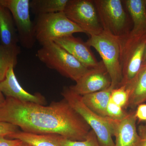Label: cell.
Listing matches in <instances>:
<instances>
[{"label": "cell", "mask_w": 146, "mask_h": 146, "mask_svg": "<svg viewBox=\"0 0 146 146\" xmlns=\"http://www.w3.org/2000/svg\"><path fill=\"white\" fill-rule=\"evenodd\" d=\"M127 114L122 108L110 100L107 106V117L113 120L119 121L125 117Z\"/></svg>", "instance_id": "7402d4cb"}, {"label": "cell", "mask_w": 146, "mask_h": 146, "mask_svg": "<svg viewBox=\"0 0 146 146\" xmlns=\"http://www.w3.org/2000/svg\"><path fill=\"white\" fill-rule=\"evenodd\" d=\"M54 42L60 46L86 68L89 70L99 67L103 62H98L86 42L73 35L63 36Z\"/></svg>", "instance_id": "30bf717a"}, {"label": "cell", "mask_w": 146, "mask_h": 146, "mask_svg": "<svg viewBox=\"0 0 146 146\" xmlns=\"http://www.w3.org/2000/svg\"><path fill=\"white\" fill-rule=\"evenodd\" d=\"M125 1L133 23V31L128 34L127 37L134 38L141 36L146 29L145 1L142 0H127Z\"/></svg>", "instance_id": "5bb4252c"}, {"label": "cell", "mask_w": 146, "mask_h": 146, "mask_svg": "<svg viewBox=\"0 0 146 146\" xmlns=\"http://www.w3.org/2000/svg\"><path fill=\"white\" fill-rule=\"evenodd\" d=\"M6 138L17 139L31 146H60L54 134H39L28 133L21 130Z\"/></svg>", "instance_id": "e0dca14e"}, {"label": "cell", "mask_w": 146, "mask_h": 146, "mask_svg": "<svg viewBox=\"0 0 146 146\" xmlns=\"http://www.w3.org/2000/svg\"><path fill=\"white\" fill-rule=\"evenodd\" d=\"M19 130V128L16 125L7 123L0 122V137H7Z\"/></svg>", "instance_id": "603a6c76"}, {"label": "cell", "mask_w": 146, "mask_h": 146, "mask_svg": "<svg viewBox=\"0 0 146 146\" xmlns=\"http://www.w3.org/2000/svg\"><path fill=\"white\" fill-rule=\"evenodd\" d=\"M104 31L122 39L127 35V18L121 0L93 1Z\"/></svg>", "instance_id": "52a82bcc"}, {"label": "cell", "mask_w": 146, "mask_h": 146, "mask_svg": "<svg viewBox=\"0 0 146 146\" xmlns=\"http://www.w3.org/2000/svg\"><path fill=\"white\" fill-rule=\"evenodd\" d=\"M29 0H0V4L10 11L22 46L31 49L36 41L35 24L31 19Z\"/></svg>", "instance_id": "ba28073f"}, {"label": "cell", "mask_w": 146, "mask_h": 146, "mask_svg": "<svg viewBox=\"0 0 146 146\" xmlns=\"http://www.w3.org/2000/svg\"><path fill=\"white\" fill-rule=\"evenodd\" d=\"M21 51L19 46L9 48L0 44V82L5 78L9 68L12 66L15 68L17 65Z\"/></svg>", "instance_id": "d6986e66"}, {"label": "cell", "mask_w": 146, "mask_h": 146, "mask_svg": "<svg viewBox=\"0 0 146 146\" xmlns=\"http://www.w3.org/2000/svg\"><path fill=\"white\" fill-rule=\"evenodd\" d=\"M112 89L110 86L105 90L82 96V100L93 112L99 116L106 117L107 106L110 100Z\"/></svg>", "instance_id": "9a60e30c"}, {"label": "cell", "mask_w": 146, "mask_h": 146, "mask_svg": "<svg viewBox=\"0 0 146 146\" xmlns=\"http://www.w3.org/2000/svg\"><path fill=\"white\" fill-rule=\"evenodd\" d=\"M135 115L137 119L139 121L146 122V104H141L137 106L135 112Z\"/></svg>", "instance_id": "cb8c5ba5"}, {"label": "cell", "mask_w": 146, "mask_h": 146, "mask_svg": "<svg viewBox=\"0 0 146 146\" xmlns=\"http://www.w3.org/2000/svg\"><path fill=\"white\" fill-rule=\"evenodd\" d=\"M69 0H32L30 7L37 16L64 12Z\"/></svg>", "instance_id": "ac0fdd59"}, {"label": "cell", "mask_w": 146, "mask_h": 146, "mask_svg": "<svg viewBox=\"0 0 146 146\" xmlns=\"http://www.w3.org/2000/svg\"><path fill=\"white\" fill-rule=\"evenodd\" d=\"M4 95L3 94L1 89H0V105L2 104L5 100V98L4 96Z\"/></svg>", "instance_id": "4316f807"}, {"label": "cell", "mask_w": 146, "mask_h": 146, "mask_svg": "<svg viewBox=\"0 0 146 146\" xmlns=\"http://www.w3.org/2000/svg\"><path fill=\"white\" fill-rule=\"evenodd\" d=\"M146 65V48L145 50V54H144L143 59V63H142V66H145Z\"/></svg>", "instance_id": "83f0119b"}, {"label": "cell", "mask_w": 146, "mask_h": 146, "mask_svg": "<svg viewBox=\"0 0 146 146\" xmlns=\"http://www.w3.org/2000/svg\"><path fill=\"white\" fill-rule=\"evenodd\" d=\"M18 146H31L30 145H28V144L25 143H23L21 145Z\"/></svg>", "instance_id": "f1b7e54d"}, {"label": "cell", "mask_w": 146, "mask_h": 146, "mask_svg": "<svg viewBox=\"0 0 146 146\" xmlns=\"http://www.w3.org/2000/svg\"><path fill=\"white\" fill-rule=\"evenodd\" d=\"M23 142L17 139H9L5 137H0V146H18Z\"/></svg>", "instance_id": "d4e9b609"}, {"label": "cell", "mask_w": 146, "mask_h": 146, "mask_svg": "<svg viewBox=\"0 0 146 146\" xmlns=\"http://www.w3.org/2000/svg\"><path fill=\"white\" fill-rule=\"evenodd\" d=\"M86 43L89 47L95 48L102 58L111 79V87L113 89L119 87L123 79L121 39L103 31L90 36Z\"/></svg>", "instance_id": "7a4b0ae2"}, {"label": "cell", "mask_w": 146, "mask_h": 146, "mask_svg": "<svg viewBox=\"0 0 146 146\" xmlns=\"http://www.w3.org/2000/svg\"><path fill=\"white\" fill-rule=\"evenodd\" d=\"M130 90L125 85L112 89L110 100L122 108L128 106Z\"/></svg>", "instance_id": "44dd1931"}, {"label": "cell", "mask_w": 146, "mask_h": 146, "mask_svg": "<svg viewBox=\"0 0 146 146\" xmlns=\"http://www.w3.org/2000/svg\"><path fill=\"white\" fill-rule=\"evenodd\" d=\"M126 86L130 90L128 106L135 108L146 101V65L141 67L136 77Z\"/></svg>", "instance_id": "2e32d148"}, {"label": "cell", "mask_w": 146, "mask_h": 146, "mask_svg": "<svg viewBox=\"0 0 146 146\" xmlns=\"http://www.w3.org/2000/svg\"><path fill=\"white\" fill-rule=\"evenodd\" d=\"M145 1V5H146V1Z\"/></svg>", "instance_id": "f546056e"}, {"label": "cell", "mask_w": 146, "mask_h": 146, "mask_svg": "<svg viewBox=\"0 0 146 146\" xmlns=\"http://www.w3.org/2000/svg\"><path fill=\"white\" fill-rule=\"evenodd\" d=\"M0 42L5 46H18L19 42L16 26L8 9L0 4Z\"/></svg>", "instance_id": "4fadbf2b"}, {"label": "cell", "mask_w": 146, "mask_h": 146, "mask_svg": "<svg viewBox=\"0 0 146 146\" xmlns=\"http://www.w3.org/2000/svg\"><path fill=\"white\" fill-rule=\"evenodd\" d=\"M34 24L36 41L42 46L75 33H84L64 12L38 15Z\"/></svg>", "instance_id": "5b68a950"}, {"label": "cell", "mask_w": 146, "mask_h": 146, "mask_svg": "<svg viewBox=\"0 0 146 146\" xmlns=\"http://www.w3.org/2000/svg\"><path fill=\"white\" fill-rule=\"evenodd\" d=\"M54 137L60 146H102L96 135L91 129L85 140L82 141H72L60 135L54 134Z\"/></svg>", "instance_id": "ffe728a7"}, {"label": "cell", "mask_w": 146, "mask_h": 146, "mask_svg": "<svg viewBox=\"0 0 146 146\" xmlns=\"http://www.w3.org/2000/svg\"><path fill=\"white\" fill-rule=\"evenodd\" d=\"M0 122L24 132L56 134L72 141L84 140L91 127L64 99L48 106L6 97L0 105Z\"/></svg>", "instance_id": "6da1fadb"}, {"label": "cell", "mask_w": 146, "mask_h": 146, "mask_svg": "<svg viewBox=\"0 0 146 146\" xmlns=\"http://www.w3.org/2000/svg\"><path fill=\"white\" fill-rule=\"evenodd\" d=\"M138 131L140 138V146H146V122L138 126Z\"/></svg>", "instance_id": "484cf974"}, {"label": "cell", "mask_w": 146, "mask_h": 146, "mask_svg": "<svg viewBox=\"0 0 146 146\" xmlns=\"http://www.w3.org/2000/svg\"><path fill=\"white\" fill-rule=\"evenodd\" d=\"M64 13L90 36L104 31L93 1L69 0Z\"/></svg>", "instance_id": "8992f818"}, {"label": "cell", "mask_w": 146, "mask_h": 146, "mask_svg": "<svg viewBox=\"0 0 146 146\" xmlns=\"http://www.w3.org/2000/svg\"><path fill=\"white\" fill-rule=\"evenodd\" d=\"M63 99L88 124L102 146H115L112 139V119L104 117L93 112L84 103L82 96L65 87L61 93Z\"/></svg>", "instance_id": "277c9868"}, {"label": "cell", "mask_w": 146, "mask_h": 146, "mask_svg": "<svg viewBox=\"0 0 146 146\" xmlns=\"http://www.w3.org/2000/svg\"><path fill=\"white\" fill-rule=\"evenodd\" d=\"M36 56L48 68L76 82L90 70L54 42L42 45Z\"/></svg>", "instance_id": "3957f363"}, {"label": "cell", "mask_w": 146, "mask_h": 146, "mask_svg": "<svg viewBox=\"0 0 146 146\" xmlns=\"http://www.w3.org/2000/svg\"><path fill=\"white\" fill-rule=\"evenodd\" d=\"M111 85V79L103 63L98 68L89 70L75 85L69 87L76 94L83 96L105 90Z\"/></svg>", "instance_id": "9c48e42d"}, {"label": "cell", "mask_w": 146, "mask_h": 146, "mask_svg": "<svg viewBox=\"0 0 146 146\" xmlns=\"http://www.w3.org/2000/svg\"><path fill=\"white\" fill-rule=\"evenodd\" d=\"M14 67L9 69L5 78L0 82V89L6 97L13 98L23 101L31 102L38 104H46L44 97L40 94H32L21 86L14 72Z\"/></svg>", "instance_id": "7c38bea8"}, {"label": "cell", "mask_w": 146, "mask_h": 146, "mask_svg": "<svg viewBox=\"0 0 146 146\" xmlns=\"http://www.w3.org/2000/svg\"><path fill=\"white\" fill-rule=\"evenodd\" d=\"M135 112L128 113L123 119H112L115 146H140V138L136 129Z\"/></svg>", "instance_id": "8fae6325"}]
</instances>
